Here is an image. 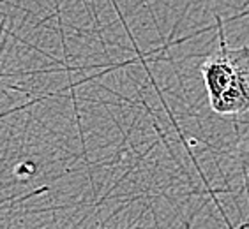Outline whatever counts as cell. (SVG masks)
<instances>
[{"label":"cell","mask_w":249,"mask_h":229,"mask_svg":"<svg viewBox=\"0 0 249 229\" xmlns=\"http://www.w3.org/2000/svg\"><path fill=\"white\" fill-rule=\"evenodd\" d=\"M216 21L219 48L200 67L209 102L217 114H244L249 111V46L230 48L219 15Z\"/></svg>","instance_id":"cell-1"}]
</instances>
